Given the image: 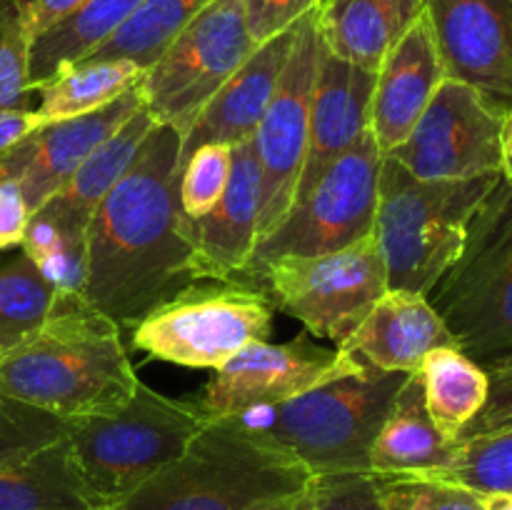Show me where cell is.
Returning <instances> with one entry per match:
<instances>
[{"instance_id":"cell-3","label":"cell","mask_w":512,"mask_h":510,"mask_svg":"<svg viewBox=\"0 0 512 510\" xmlns=\"http://www.w3.org/2000/svg\"><path fill=\"white\" fill-rule=\"evenodd\" d=\"M313 473L238 420L213 418L188 448L110 510H250L305 490Z\"/></svg>"},{"instance_id":"cell-4","label":"cell","mask_w":512,"mask_h":510,"mask_svg":"<svg viewBox=\"0 0 512 510\" xmlns=\"http://www.w3.org/2000/svg\"><path fill=\"white\" fill-rule=\"evenodd\" d=\"M408 373L363 370L278 405L235 415L250 435L298 458L313 475L370 473V448Z\"/></svg>"},{"instance_id":"cell-22","label":"cell","mask_w":512,"mask_h":510,"mask_svg":"<svg viewBox=\"0 0 512 510\" xmlns=\"http://www.w3.org/2000/svg\"><path fill=\"white\" fill-rule=\"evenodd\" d=\"M75 463L70 440L58 438L0 463V510H110Z\"/></svg>"},{"instance_id":"cell-28","label":"cell","mask_w":512,"mask_h":510,"mask_svg":"<svg viewBox=\"0 0 512 510\" xmlns=\"http://www.w3.org/2000/svg\"><path fill=\"white\" fill-rule=\"evenodd\" d=\"M208 3L210 0H143L85 60H130L145 70Z\"/></svg>"},{"instance_id":"cell-36","label":"cell","mask_w":512,"mask_h":510,"mask_svg":"<svg viewBox=\"0 0 512 510\" xmlns=\"http://www.w3.org/2000/svg\"><path fill=\"white\" fill-rule=\"evenodd\" d=\"M485 373L490 380L488 400H485L483 410L465 425L455 443L512 428V355L485 365Z\"/></svg>"},{"instance_id":"cell-17","label":"cell","mask_w":512,"mask_h":510,"mask_svg":"<svg viewBox=\"0 0 512 510\" xmlns=\"http://www.w3.org/2000/svg\"><path fill=\"white\" fill-rule=\"evenodd\" d=\"M373 90L375 70L348 63L323 48L310 100L308 145L293 203L305 198L320 175L370 133Z\"/></svg>"},{"instance_id":"cell-20","label":"cell","mask_w":512,"mask_h":510,"mask_svg":"<svg viewBox=\"0 0 512 510\" xmlns=\"http://www.w3.org/2000/svg\"><path fill=\"white\" fill-rule=\"evenodd\" d=\"M295 28H298V23L285 33L255 45L253 53L243 60V65L203 105V110L195 115V120L183 135L180 163L200 145H238L240 140L253 138L255 128H258L270 100H273L285 63H288Z\"/></svg>"},{"instance_id":"cell-32","label":"cell","mask_w":512,"mask_h":510,"mask_svg":"<svg viewBox=\"0 0 512 510\" xmlns=\"http://www.w3.org/2000/svg\"><path fill=\"white\" fill-rule=\"evenodd\" d=\"M233 168V145H200L180 163V208L188 218H203L223 198Z\"/></svg>"},{"instance_id":"cell-34","label":"cell","mask_w":512,"mask_h":510,"mask_svg":"<svg viewBox=\"0 0 512 510\" xmlns=\"http://www.w3.org/2000/svg\"><path fill=\"white\" fill-rule=\"evenodd\" d=\"M65 435V420L0 395V463H10Z\"/></svg>"},{"instance_id":"cell-6","label":"cell","mask_w":512,"mask_h":510,"mask_svg":"<svg viewBox=\"0 0 512 510\" xmlns=\"http://www.w3.org/2000/svg\"><path fill=\"white\" fill-rule=\"evenodd\" d=\"M455 345L478 365L512 355V180L473 213L458 260L428 293Z\"/></svg>"},{"instance_id":"cell-10","label":"cell","mask_w":512,"mask_h":510,"mask_svg":"<svg viewBox=\"0 0 512 510\" xmlns=\"http://www.w3.org/2000/svg\"><path fill=\"white\" fill-rule=\"evenodd\" d=\"M253 48L243 0H210L143 70L140 95L150 118L185 135Z\"/></svg>"},{"instance_id":"cell-7","label":"cell","mask_w":512,"mask_h":510,"mask_svg":"<svg viewBox=\"0 0 512 510\" xmlns=\"http://www.w3.org/2000/svg\"><path fill=\"white\" fill-rule=\"evenodd\" d=\"M210 420L195 400L168 398L140 380L120 408L65 420V438L90 488L115 505L173 463Z\"/></svg>"},{"instance_id":"cell-31","label":"cell","mask_w":512,"mask_h":510,"mask_svg":"<svg viewBox=\"0 0 512 510\" xmlns=\"http://www.w3.org/2000/svg\"><path fill=\"white\" fill-rule=\"evenodd\" d=\"M30 45L33 38L18 0H0V110L35 108L28 80Z\"/></svg>"},{"instance_id":"cell-21","label":"cell","mask_w":512,"mask_h":510,"mask_svg":"<svg viewBox=\"0 0 512 510\" xmlns=\"http://www.w3.org/2000/svg\"><path fill=\"white\" fill-rule=\"evenodd\" d=\"M445 345L455 340L428 295L388 290L338 348L378 370L418 373L425 355Z\"/></svg>"},{"instance_id":"cell-2","label":"cell","mask_w":512,"mask_h":510,"mask_svg":"<svg viewBox=\"0 0 512 510\" xmlns=\"http://www.w3.org/2000/svg\"><path fill=\"white\" fill-rule=\"evenodd\" d=\"M138 383L120 325L70 290H58L48 318L0 353V395L60 420L120 408Z\"/></svg>"},{"instance_id":"cell-37","label":"cell","mask_w":512,"mask_h":510,"mask_svg":"<svg viewBox=\"0 0 512 510\" xmlns=\"http://www.w3.org/2000/svg\"><path fill=\"white\" fill-rule=\"evenodd\" d=\"M320 3L323 0H243L250 38L255 45L265 43L318 10Z\"/></svg>"},{"instance_id":"cell-5","label":"cell","mask_w":512,"mask_h":510,"mask_svg":"<svg viewBox=\"0 0 512 510\" xmlns=\"http://www.w3.org/2000/svg\"><path fill=\"white\" fill-rule=\"evenodd\" d=\"M498 180H423L393 158L380 160L375 238L388 290L428 295L458 260L470 218Z\"/></svg>"},{"instance_id":"cell-30","label":"cell","mask_w":512,"mask_h":510,"mask_svg":"<svg viewBox=\"0 0 512 510\" xmlns=\"http://www.w3.org/2000/svg\"><path fill=\"white\" fill-rule=\"evenodd\" d=\"M430 478L463 485L478 495L512 493V428L455 443L453 460Z\"/></svg>"},{"instance_id":"cell-18","label":"cell","mask_w":512,"mask_h":510,"mask_svg":"<svg viewBox=\"0 0 512 510\" xmlns=\"http://www.w3.org/2000/svg\"><path fill=\"white\" fill-rule=\"evenodd\" d=\"M443 80V60L425 10L375 70L370 135L380 155H388L408 138Z\"/></svg>"},{"instance_id":"cell-35","label":"cell","mask_w":512,"mask_h":510,"mask_svg":"<svg viewBox=\"0 0 512 510\" xmlns=\"http://www.w3.org/2000/svg\"><path fill=\"white\" fill-rule=\"evenodd\" d=\"M313 510H385L373 473H328L310 480Z\"/></svg>"},{"instance_id":"cell-23","label":"cell","mask_w":512,"mask_h":510,"mask_svg":"<svg viewBox=\"0 0 512 510\" xmlns=\"http://www.w3.org/2000/svg\"><path fill=\"white\" fill-rule=\"evenodd\" d=\"M425 5L428 0H323L318 28L330 53L378 70L388 50L425 13Z\"/></svg>"},{"instance_id":"cell-27","label":"cell","mask_w":512,"mask_h":510,"mask_svg":"<svg viewBox=\"0 0 512 510\" xmlns=\"http://www.w3.org/2000/svg\"><path fill=\"white\" fill-rule=\"evenodd\" d=\"M418 373L430 420L455 443L488 400V373L455 345L430 350Z\"/></svg>"},{"instance_id":"cell-33","label":"cell","mask_w":512,"mask_h":510,"mask_svg":"<svg viewBox=\"0 0 512 510\" xmlns=\"http://www.w3.org/2000/svg\"><path fill=\"white\" fill-rule=\"evenodd\" d=\"M385 510H483V495L430 475H375Z\"/></svg>"},{"instance_id":"cell-15","label":"cell","mask_w":512,"mask_h":510,"mask_svg":"<svg viewBox=\"0 0 512 510\" xmlns=\"http://www.w3.org/2000/svg\"><path fill=\"white\" fill-rule=\"evenodd\" d=\"M445 78L512 105V0H428Z\"/></svg>"},{"instance_id":"cell-43","label":"cell","mask_w":512,"mask_h":510,"mask_svg":"<svg viewBox=\"0 0 512 510\" xmlns=\"http://www.w3.org/2000/svg\"><path fill=\"white\" fill-rule=\"evenodd\" d=\"M483 510H512V493L483 495Z\"/></svg>"},{"instance_id":"cell-38","label":"cell","mask_w":512,"mask_h":510,"mask_svg":"<svg viewBox=\"0 0 512 510\" xmlns=\"http://www.w3.org/2000/svg\"><path fill=\"white\" fill-rule=\"evenodd\" d=\"M30 210L15 180H0V250L20 248Z\"/></svg>"},{"instance_id":"cell-42","label":"cell","mask_w":512,"mask_h":510,"mask_svg":"<svg viewBox=\"0 0 512 510\" xmlns=\"http://www.w3.org/2000/svg\"><path fill=\"white\" fill-rule=\"evenodd\" d=\"M503 178L512 180V105L503 120Z\"/></svg>"},{"instance_id":"cell-26","label":"cell","mask_w":512,"mask_h":510,"mask_svg":"<svg viewBox=\"0 0 512 510\" xmlns=\"http://www.w3.org/2000/svg\"><path fill=\"white\" fill-rule=\"evenodd\" d=\"M143 68L130 60H83L60 70L35 88V125L80 118L115 103L123 93L138 88Z\"/></svg>"},{"instance_id":"cell-16","label":"cell","mask_w":512,"mask_h":510,"mask_svg":"<svg viewBox=\"0 0 512 510\" xmlns=\"http://www.w3.org/2000/svg\"><path fill=\"white\" fill-rule=\"evenodd\" d=\"M138 108H143L140 85L95 113L35 128L0 158V180H15L28 210L35 213Z\"/></svg>"},{"instance_id":"cell-25","label":"cell","mask_w":512,"mask_h":510,"mask_svg":"<svg viewBox=\"0 0 512 510\" xmlns=\"http://www.w3.org/2000/svg\"><path fill=\"white\" fill-rule=\"evenodd\" d=\"M140 5L143 0H85L68 18L40 33L30 45V90L35 93L60 70L83 63Z\"/></svg>"},{"instance_id":"cell-12","label":"cell","mask_w":512,"mask_h":510,"mask_svg":"<svg viewBox=\"0 0 512 510\" xmlns=\"http://www.w3.org/2000/svg\"><path fill=\"white\" fill-rule=\"evenodd\" d=\"M508 110L463 80L445 78L393 158L423 180L503 175V120Z\"/></svg>"},{"instance_id":"cell-1","label":"cell","mask_w":512,"mask_h":510,"mask_svg":"<svg viewBox=\"0 0 512 510\" xmlns=\"http://www.w3.org/2000/svg\"><path fill=\"white\" fill-rule=\"evenodd\" d=\"M180 145L178 130L155 125L90 218L80 295L120 328L200 283L180 208Z\"/></svg>"},{"instance_id":"cell-29","label":"cell","mask_w":512,"mask_h":510,"mask_svg":"<svg viewBox=\"0 0 512 510\" xmlns=\"http://www.w3.org/2000/svg\"><path fill=\"white\" fill-rule=\"evenodd\" d=\"M55 293L23 250H0V353L48 318Z\"/></svg>"},{"instance_id":"cell-24","label":"cell","mask_w":512,"mask_h":510,"mask_svg":"<svg viewBox=\"0 0 512 510\" xmlns=\"http://www.w3.org/2000/svg\"><path fill=\"white\" fill-rule=\"evenodd\" d=\"M453 453L455 443L435 428L425 408L420 373H408L370 448V473L438 475Z\"/></svg>"},{"instance_id":"cell-14","label":"cell","mask_w":512,"mask_h":510,"mask_svg":"<svg viewBox=\"0 0 512 510\" xmlns=\"http://www.w3.org/2000/svg\"><path fill=\"white\" fill-rule=\"evenodd\" d=\"M363 360L340 348H325L313 335H295L288 343H253L213 370L195 403L208 418H235L263 405H278L320 388L330 380L363 370Z\"/></svg>"},{"instance_id":"cell-13","label":"cell","mask_w":512,"mask_h":510,"mask_svg":"<svg viewBox=\"0 0 512 510\" xmlns=\"http://www.w3.org/2000/svg\"><path fill=\"white\" fill-rule=\"evenodd\" d=\"M323 35L318 10L305 15L295 28L293 48L278 80L273 100L253 133L260 168L258 243L275 230L295 200L305 160L310 123V100L318 78Z\"/></svg>"},{"instance_id":"cell-41","label":"cell","mask_w":512,"mask_h":510,"mask_svg":"<svg viewBox=\"0 0 512 510\" xmlns=\"http://www.w3.org/2000/svg\"><path fill=\"white\" fill-rule=\"evenodd\" d=\"M250 510H313V493H310V485L300 493L283 495V498L265 500V503L255 505Z\"/></svg>"},{"instance_id":"cell-8","label":"cell","mask_w":512,"mask_h":510,"mask_svg":"<svg viewBox=\"0 0 512 510\" xmlns=\"http://www.w3.org/2000/svg\"><path fill=\"white\" fill-rule=\"evenodd\" d=\"M273 310L258 285L200 280L138 320L130 340L155 360L218 370L248 345L270 340Z\"/></svg>"},{"instance_id":"cell-39","label":"cell","mask_w":512,"mask_h":510,"mask_svg":"<svg viewBox=\"0 0 512 510\" xmlns=\"http://www.w3.org/2000/svg\"><path fill=\"white\" fill-rule=\"evenodd\" d=\"M83 3L85 0H18L25 25H28V33L33 40L48 28H53L55 23L68 18Z\"/></svg>"},{"instance_id":"cell-9","label":"cell","mask_w":512,"mask_h":510,"mask_svg":"<svg viewBox=\"0 0 512 510\" xmlns=\"http://www.w3.org/2000/svg\"><path fill=\"white\" fill-rule=\"evenodd\" d=\"M240 283L258 285L275 308L300 320L310 335L335 345H343L388 293L375 230L333 253L273 258Z\"/></svg>"},{"instance_id":"cell-40","label":"cell","mask_w":512,"mask_h":510,"mask_svg":"<svg viewBox=\"0 0 512 510\" xmlns=\"http://www.w3.org/2000/svg\"><path fill=\"white\" fill-rule=\"evenodd\" d=\"M35 125L33 110H0V158L23 138H28Z\"/></svg>"},{"instance_id":"cell-11","label":"cell","mask_w":512,"mask_h":510,"mask_svg":"<svg viewBox=\"0 0 512 510\" xmlns=\"http://www.w3.org/2000/svg\"><path fill=\"white\" fill-rule=\"evenodd\" d=\"M380 160L383 155L370 133L340 155L310 193L290 205L273 233L255 245L245 275L273 258L333 253L373 233Z\"/></svg>"},{"instance_id":"cell-19","label":"cell","mask_w":512,"mask_h":510,"mask_svg":"<svg viewBox=\"0 0 512 510\" xmlns=\"http://www.w3.org/2000/svg\"><path fill=\"white\" fill-rule=\"evenodd\" d=\"M260 168L253 138L233 145L228 188L203 218H188L200 280H240L258 245Z\"/></svg>"}]
</instances>
